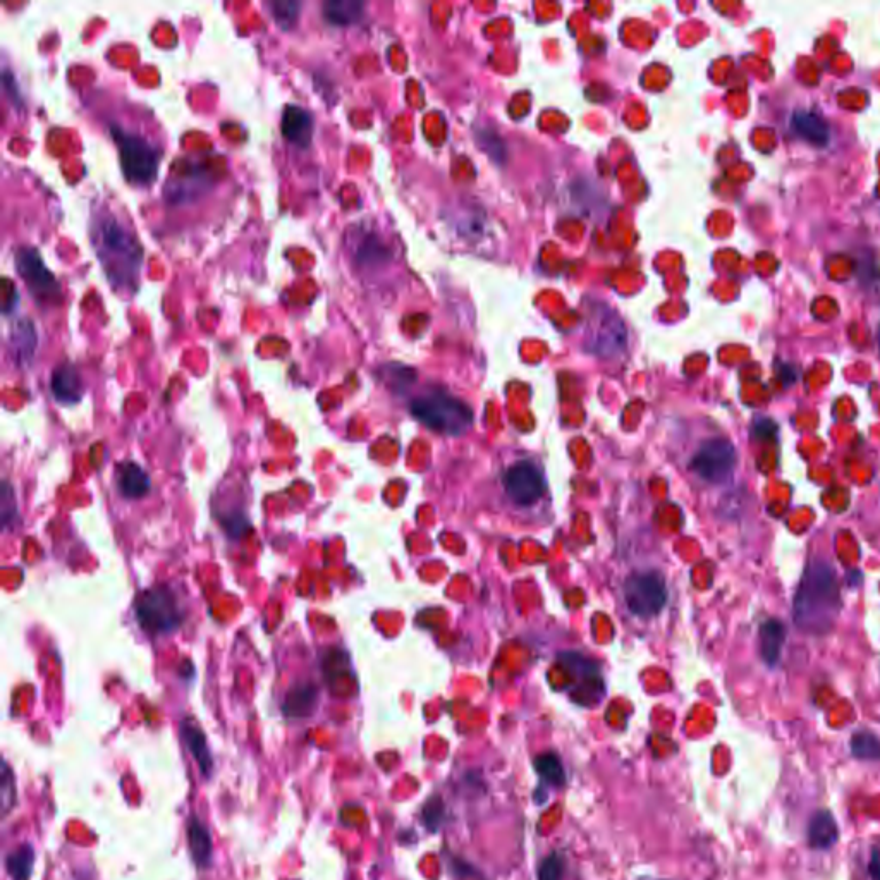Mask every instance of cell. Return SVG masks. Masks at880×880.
Returning <instances> with one entry per match:
<instances>
[{
  "mask_svg": "<svg viewBox=\"0 0 880 880\" xmlns=\"http://www.w3.org/2000/svg\"><path fill=\"white\" fill-rule=\"evenodd\" d=\"M117 489L126 499H141L150 492V478L140 465L126 461L117 468Z\"/></svg>",
  "mask_w": 880,
  "mask_h": 880,
  "instance_id": "obj_14",
  "label": "cell"
},
{
  "mask_svg": "<svg viewBox=\"0 0 880 880\" xmlns=\"http://www.w3.org/2000/svg\"><path fill=\"white\" fill-rule=\"evenodd\" d=\"M566 863L561 855H549L538 867V880H563Z\"/></svg>",
  "mask_w": 880,
  "mask_h": 880,
  "instance_id": "obj_26",
  "label": "cell"
},
{
  "mask_svg": "<svg viewBox=\"0 0 880 880\" xmlns=\"http://www.w3.org/2000/svg\"><path fill=\"white\" fill-rule=\"evenodd\" d=\"M281 128L284 138L298 147H306L312 141L313 119L300 105H288L284 109Z\"/></svg>",
  "mask_w": 880,
  "mask_h": 880,
  "instance_id": "obj_11",
  "label": "cell"
},
{
  "mask_svg": "<svg viewBox=\"0 0 880 880\" xmlns=\"http://www.w3.org/2000/svg\"><path fill=\"white\" fill-rule=\"evenodd\" d=\"M839 827L831 812L819 810L808 824V843L813 850H831L838 843Z\"/></svg>",
  "mask_w": 880,
  "mask_h": 880,
  "instance_id": "obj_13",
  "label": "cell"
},
{
  "mask_svg": "<svg viewBox=\"0 0 880 880\" xmlns=\"http://www.w3.org/2000/svg\"><path fill=\"white\" fill-rule=\"evenodd\" d=\"M181 734H183L184 743L188 746L191 755L195 757L196 762L200 765L203 774L210 776V772L214 769V760L208 750L207 738L202 733V729L196 726L195 722L186 719L181 724Z\"/></svg>",
  "mask_w": 880,
  "mask_h": 880,
  "instance_id": "obj_16",
  "label": "cell"
},
{
  "mask_svg": "<svg viewBox=\"0 0 880 880\" xmlns=\"http://www.w3.org/2000/svg\"><path fill=\"white\" fill-rule=\"evenodd\" d=\"M365 6L358 0H330L324 4V16L336 26L355 25L363 16Z\"/></svg>",
  "mask_w": 880,
  "mask_h": 880,
  "instance_id": "obj_20",
  "label": "cell"
},
{
  "mask_svg": "<svg viewBox=\"0 0 880 880\" xmlns=\"http://www.w3.org/2000/svg\"><path fill=\"white\" fill-rule=\"evenodd\" d=\"M793 128L803 140L810 141L815 147H824L829 141V126L812 112H796Z\"/></svg>",
  "mask_w": 880,
  "mask_h": 880,
  "instance_id": "obj_18",
  "label": "cell"
},
{
  "mask_svg": "<svg viewBox=\"0 0 880 880\" xmlns=\"http://www.w3.org/2000/svg\"><path fill=\"white\" fill-rule=\"evenodd\" d=\"M879 351H880V329H879Z\"/></svg>",
  "mask_w": 880,
  "mask_h": 880,
  "instance_id": "obj_29",
  "label": "cell"
},
{
  "mask_svg": "<svg viewBox=\"0 0 880 880\" xmlns=\"http://www.w3.org/2000/svg\"><path fill=\"white\" fill-rule=\"evenodd\" d=\"M35 865V853L31 846H23L7 856V874L13 880H30Z\"/></svg>",
  "mask_w": 880,
  "mask_h": 880,
  "instance_id": "obj_22",
  "label": "cell"
},
{
  "mask_svg": "<svg viewBox=\"0 0 880 880\" xmlns=\"http://www.w3.org/2000/svg\"><path fill=\"white\" fill-rule=\"evenodd\" d=\"M16 270L23 279L31 296L42 305L50 303L54 305L61 300V286L55 279V275L47 269L42 257L33 248H21L16 253Z\"/></svg>",
  "mask_w": 880,
  "mask_h": 880,
  "instance_id": "obj_8",
  "label": "cell"
},
{
  "mask_svg": "<svg viewBox=\"0 0 880 880\" xmlns=\"http://www.w3.org/2000/svg\"><path fill=\"white\" fill-rule=\"evenodd\" d=\"M9 344L13 349L14 360L18 361L19 365L30 363L37 348V334L30 320H21L14 325Z\"/></svg>",
  "mask_w": 880,
  "mask_h": 880,
  "instance_id": "obj_17",
  "label": "cell"
},
{
  "mask_svg": "<svg viewBox=\"0 0 880 880\" xmlns=\"http://www.w3.org/2000/svg\"><path fill=\"white\" fill-rule=\"evenodd\" d=\"M624 600L631 614L654 618L667 602L666 581L655 571L635 573L624 583Z\"/></svg>",
  "mask_w": 880,
  "mask_h": 880,
  "instance_id": "obj_6",
  "label": "cell"
},
{
  "mask_svg": "<svg viewBox=\"0 0 880 880\" xmlns=\"http://www.w3.org/2000/svg\"><path fill=\"white\" fill-rule=\"evenodd\" d=\"M92 241L107 279L116 289L133 291L140 275V241L114 214L98 215L93 220Z\"/></svg>",
  "mask_w": 880,
  "mask_h": 880,
  "instance_id": "obj_1",
  "label": "cell"
},
{
  "mask_svg": "<svg viewBox=\"0 0 880 880\" xmlns=\"http://www.w3.org/2000/svg\"><path fill=\"white\" fill-rule=\"evenodd\" d=\"M841 611V592L834 569L824 561H813L798 585L795 623L808 635L831 630Z\"/></svg>",
  "mask_w": 880,
  "mask_h": 880,
  "instance_id": "obj_2",
  "label": "cell"
},
{
  "mask_svg": "<svg viewBox=\"0 0 880 880\" xmlns=\"http://www.w3.org/2000/svg\"><path fill=\"white\" fill-rule=\"evenodd\" d=\"M112 135L119 150L124 176L129 183L136 186H148L153 183L159 172V150L153 147L147 138L124 129L112 128Z\"/></svg>",
  "mask_w": 880,
  "mask_h": 880,
  "instance_id": "obj_5",
  "label": "cell"
},
{
  "mask_svg": "<svg viewBox=\"0 0 880 880\" xmlns=\"http://www.w3.org/2000/svg\"><path fill=\"white\" fill-rule=\"evenodd\" d=\"M784 640H786V628L781 621L769 619L760 628V654L767 666H776L777 660L783 654Z\"/></svg>",
  "mask_w": 880,
  "mask_h": 880,
  "instance_id": "obj_15",
  "label": "cell"
},
{
  "mask_svg": "<svg viewBox=\"0 0 880 880\" xmlns=\"http://www.w3.org/2000/svg\"><path fill=\"white\" fill-rule=\"evenodd\" d=\"M868 875L872 880H880V850H874L868 862Z\"/></svg>",
  "mask_w": 880,
  "mask_h": 880,
  "instance_id": "obj_28",
  "label": "cell"
},
{
  "mask_svg": "<svg viewBox=\"0 0 880 880\" xmlns=\"http://www.w3.org/2000/svg\"><path fill=\"white\" fill-rule=\"evenodd\" d=\"M411 413L416 420L437 434L458 437L473 425V411L461 399L439 389L427 391L411 401Z\"/></svg>",
  "mask_w": 880,
  "mask_h": 880,
  "instance_id": "obj_3",
  "label": "cell"
},
{
  "mask_svg": "<svg viewBox=\"0 0 880 880\" xmlns=\"http://www.w3.org/2000/svg\"><path fill=\"white\" fill-rule=\"evenodd\" d=\"M315 702H317L315 688L306 685L300 686V688L288 693L282 709H284V714L289 717H306V715L312 714Z\"/></svg>",
  "mask_w": 880,
  "mask_h": 880,
  "instance_id": "obj_21",
  "label": "cell"
},
{
  "mask_svg": "<svg viewBox=\"0 0 880 880\" xmlns=\"http://www.w3.org/2000/svg\"><path fill=\"white\" fill-rule=\"evenodd\" d=\"M50 389H52V394H54V398L59 403H78L81 396H83V384H81L80 373H78V370L73 365L64 363L61 367L55 368L54 373H52Z\"/></svg>",
  "mask_w": 880,
  "mask_h": 880,
  "instance_id": "obj_12",
  "label": "cell"
},
{
  "mask_svg": "<svg viewBox=\"0 0 880 880\" xmlns=\"http://www.w3.org/2000/svg\"><path fill=\"white\" fill-rule=\"evenodd\" d=\"M270 13L275 19L277 25L282 26L284 30H288L296 23L298 14H300V4L298 2H289V0H277L270 4Z\"/></svg>",
  "mask_w": 880,
  "mask_h": 880,
  "instance_id": "obj_25",
  "label": "cell"
},
{
  "mask_svg": "<svg viewBox=\"0 0 880 880\" xmlns=\"http://www.w3.org/2000/svg\"><path fill=\"white\" fill-rule=\"evenodd\" d=\"M504 489L514 504L532 506L544 495V475L532 461L514 463L504 475Z\"/></svg>",
  "mask_w": 880,
  "mask_h": 880,
  "instance_id": "obj_10",
  "label": "cell"
},
{
  "mask_svg": "<svg viewBox=\"0 0 880 880\" xmlns=\"http://www.w3.org/2000/svg\"><path fill=\"white\" fill-rule=\"evenodd\" d=\"M535 770L538 776L544 779L545 783L552 786H563L566 783V774H564L563 762L557 757L556 753H545L535 760Z\"/></svg>",
  "mask_w": 880,
  "mask_h": 880,
  "instance_id": "obj_23",
  "label": "cell"
},
{
  "mask_svg": "<svg viewBox=\"0 0 880 880\" xmlns=\"http://www.w3.org/2000/svg\"><path fill=\"white\" fill-rule=\"evenodd\" d=\"M736 466V451L728 439H710L698 447L691 470L709 483L728 482Z\"/></svg>",
  "mask_w": 880,
  "mask_h": 880,
  "instance_id": "obj_9",
  "label": "cell"
},
{
  "mask_svg": "<svg viewBox=\"0 0 880 880\" xmlns=\"http://www.w3.org/2000/svg\"><path fill=\"white\" fill-rule=\"evenodd\" d=\"M136 621L148 635H171L181 628L184 612L169 587L148 588L136 599Z\"/></svg>",
  "mask_w": 880,
  "mask_h": 880,
  "instance_id": "obj_4",
  "label": "cell"
},
{
  "mask_svg": "<svg viewBox=\"0 0 880 880\" xmlns=\"http://www.w3.org/2000/svg\"><path fill=\"white\" fill-rule=\"evenodd\" d=\"M188 846H190L191 858L198 867H207L212 860L214 844L210 838V832L200 820L193 817L188 825Z\"/></svg>",
  "mask_w": 880,
  "mask_h": 880,
  "instance_id": "obj_19",
  "label": "cell"
},
{
  "mask_svg": "<svg viewBox=\"0 0 880 880\" xmlns=\"http://www.w3.org/2000/svg\"><path fill=\"white\" fill-rule=\"evenodd\" d=\"M851 752L860 760H880V740L870 733H856L851 738Z\"/></svg>",
  "mask_w": 880,
  "mask_h": 880,
  "instance_id": "obj_24",
  "label": "cell"
},
{
  "mask_svg": "<svg viewBox=\"0 0 880 880\" xmlns=\"http://www.w3.org/2000/svg\"><path fill=\"white\" fill-rule=\"evenodd\" d=\"M16 514H18L16 497H14L11 485L6 482L4 483V489H2V521H4V528H7L11 520L16 518Z\"/></svg>",
  "mask_w": 880,
  "mask_h": 880,
  "instance_id": "obj_27",
  "label": "cell"
},
{
  "mask_svg": "<svg viewBox=\"0 0 880 880\" xmlns=\"http://www.w3.org/2000/svg\"><path fill=\"white\" fill-rule=\"evenodd\" d=\"M588 349L599 356L623 353L628 344V332L623 320L604 303L595 306L588 315Z\"/></svg>",
  "mask_w": 880,
  "mask_h": 880,
  "instance_id": "obj_7",
  "label": "cell"
}]
</instances>
